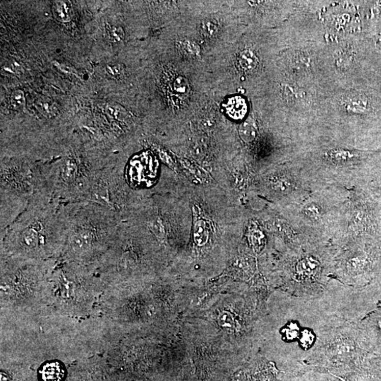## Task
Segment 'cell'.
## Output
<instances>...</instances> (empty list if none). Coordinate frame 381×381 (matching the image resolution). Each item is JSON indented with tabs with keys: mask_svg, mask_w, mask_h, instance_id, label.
I'll use <instances>...</instances> for the list:
<instances>
[{
	"mask_svg": "<svg viewBox=\"0 0 381 381\" xmlns=\"http://www.w3.org/2000/svg\"><path fill=\"white\" fill-rule=\"evenodd\" d=\"M62 203L36 194L25 211L1 232V256L46 261L60 258L65 247Z\"/></svg>",
	"mask_w": 381,
	"mask_h": 381,
	"instance_id": "1",
	"label": "cell"
},
{
	"mask_svg": "<svg viewBox=\"0 0 381 381\" xmlns=\"http://www.w3.org/2000/svg\"><path fill=\"white\" fill-rule=\"evenodd\" d=\"M66 239L60 259L95 270L122 223L116 212L89 201L62 203Z\"/></svg>",
	"mask_w": 381,
	"mask_h": 381,
	"instance_id": "2",
	"label": "cell"
},
{
	"mask_svg": "<svg viewBox=\"0 0 381 381\" xmlns=\"http://www.w3.org/2000/svg\"><path fill=\"white\" fill-rule=\"evenodd\" d=\"M0 232L25 211L31 199L43 188L40 163L4 159L0 172Z\"/></svg>",
	"mask_w": 381,
	"mask_h": 381,
	"instance_id": "3",
	"label": "cell"
},
{
	"mask_svg": "<svg viewBox=\"0 0 381 381\" xmlns=\"http://www.w3.org/2000/svg\"><path fill=\"white\" fill-rule=\"evenodd\" d=\"M319 261L313 257L303 258L296 265V278L298 281L313 279L319 271Z\"/></svg>",
	"mask_w": 381,
	"mask_h": 381,
	"instance_id": "4",
	"label": "cell"
},
{
	"mask_svg": "<svg viewBox=\"0 0 381 381\" xmlns=\"http://www.w3.org/2000/svg\"><path fill=\"white\" fill-rule=\"evenodd\" d=\"M65 375V367L59 362H47L39 372L40 381H62Z\"/></svg>",
	"mask_w": 381,
	"mask_h": 381,
	"instance_id": "5",
	"label": "cell"
},
{
	"mask_svg": "<svg viewBox=\"0 0 381 381\" xmlns=\"http://www.w3.org/2000/svg\"><path fill=\"white\" fill-rule=\"evenodd\" d=\"M225 107L229 116L234 120H241L247 112V102L240 96L229 99Z\"/></svg>",
	"mask_w": 381,
	"mask_h": 381,
	"instance_id": "6",
	"label": "cell"
},
{
	"mask_svg": "<svg viewBox=\"0 0 381 381\" xmlns=\"http://www.w3.org/2000/svg\"><path fill=\"white\" fill-rule=\"evenodd\" d=\"M238 62L243 71H252L258 65V59L251 50H243L240 53Z\"/></svg>",
	"mask_w": 381,
	"mask_h": 381,
	"instance_id": "7",
	"label": "cell"
},
{
	"mask_svg": "<svg viewBox=\"0 0 381 381\" xmlns=\"http://www.w3.org/2000/svg\"><path fill=\"white\" fill-rule=\"evenodd\" d=\"M37 107L40 114L46 118L51 119L58 115V111L54 102L48 99H40L37 102Z\"/></svg>",
	"mask_w": 381,
	"mask_h": 381,
	"instance_id": "8",
	"label": "cell"
},
{
	"mask_svg": "<svg viewBox=\"0 0 381 381\" xmlns=\"http://www.w3.org/2000/svg\"><path fill=\"white\" fill-rule=\"evenodd\" d=\"M55 14L59 21L67 23L71 19V5L67 2H58L54 7Z\"/></svg>",
	"mask_w": 381,
	"mask_h": 381,
	"instance_id": "9",
	"label": "cell"
},
{
	"mask_svg": "<svg viewBox=\"0 0 381 381\" xmlns=\"http://www.w3.org/2000/svg\"><path fill=\"white\" fill-rule=\"evenodd\" d=\"M217 320H219L220 326L223 329L232 331L235 329V320L232 314L228 311H225L221 312L219 314Z\"/></svg>",
	"mask_w": 381,
	"mask_h": 381,
	"instance_id": "10",
	"label": "cell"
},
{
	"mask_svg": "<svg viewBox=\"0 0 381 381\" xmlns=\"http://www.w3.org/2000/svg\"><path fill=\"white\" fill-rule=\"evenodd\" d=\"M179 47L184 54L189 56H197L200 53V47L192 40H185L179 42Z\"/></svg>",
	"mask_w": 381,
	"mask_h": 381,
	"instance_id": "11",
	"label": "cell"
},
{
	"mask_svg": "<svg viewBox=\"0 0 381 381\" xmlns=\"http://www.w3.org/2000/svg\"><path fill=\"white\" fill-rule=\"evenodd\" d=\"M240 135L245 142H252L256 137V129L252 122H244L239 129Z\"/></svg>",
	"mask_w": 381,
	"mask_h": 381,
	"instance_id": "12",
	"label": "cell"
},
{
	"mask_svg": "<svg viewBox=\"0 0 381 381\" xmlns=\"http://www.w3.org/2000/svg\"><path fill=\"white\" fill-rule=\"evenodd\" d=\"M11 105L14 109H21L24 106L25 99L24 93L21 90H16L12 93L10 97Z\"/></svg>",
	"mask_w": 381,
	"mask_h": 381,
	"instance_id": "13",
	"label": "cell"
},
{
	"mask_svg": "<svg viewBox=\"0 0 381 381\" xmlns=\"http://www.w3.org/2000/svg\"><path fill=\"white\" fill-rule=\"evenodd\" d=\"M208 239V232L205 230V225L202 222L198 223L195 231V241L199 245L204 244Z\"/></svg>",
	"mask_w": 381,
	"mask_h": 381,
	"instance_id": "14",
	"label": "cell"
},
{
	"mask_svg": "<svg viewBox=\"0 0 381 381\" xmlns=\"http://www.w3.org/2000/svg\"><path fill=\"white\" fill-rule=\"evenodd\" d=\"M172 87H173L174 91H175L176 93L184 94L188 91L189 85H188L187 80L186 78L182 76H179L173 82Z\"/></svg>",
	"mask_w": 381,
	"mask_h": 381,
	"instance_id": "15",
	"label": "cell"
},
{
	"mask_svg": "<svg viewBox=\"0 0 381 381\" xmlns=\"http://www.w3.org/2000/svg\"><path fill=\"white\" fill-rule=\"evenodd\" d=\"M109 36L112 42L117 43H120L124 39L125 35H124V31L122 27L115 25V26L111 27V29H110Z\"/></svg>",
	"mask_w": 381,
	"mask_h": 381,
	"instance_id": "16",
	"label": "cell"
},
{
	"mask_svg": "<svg viewBox=\"0 0 381 381\" xmlns=\"http://www.w3.org/2000/svg\"><path fill=\"white\" fill-rule=\"evenodd\" d=\"M217 31H219V27L215 22L208 21L203 23L202 32L207 37H213L217 34Z\"/></svg>",
	"mask_w": 381,
	"mask_h": 381,
	"instance_id": "17",
	"label": "cell"
},
{
	"mask_svg": "<svg viewBox=\"0 0 381 381\" xmlns=\"http://www.w3.org/2000/svg\"><path fill=\"white\" fill-rule=\"evenodd\" d=\"M305 215L311 219H317L321 215V209L316 204L308 205L304 209Z\"/></svg>",
	"mask_w": 381,
	"mask_h": 381,
	"instance_id": "18",
	"label": "cell"
},
{
	"mask_svg": "<svg viewBox=\"0 0 381 381\" xmlns=\"http://www.w3.org/2000/svg\"><path fill=\"white\" fill-rule=\"evenodd\" d=\"M107 74L113 77L120 76L123 73L122 66L119 65H113L107 66L106 68Z\"/></svg>",
	"mask_w": 381,
	"mask_h": 381,
	"instance_id": "19",
	"label": "cell"
},
{
	"mask_svg": "<svg viewBox=\"0 0 381 381\" xmlns=\"http://www.w3.org/2000/svg\"><path fill=\"white\" fill-rule=\"evenodd\" d=\"M333 156V158L335 159V160H347V158H350L351 155L350 153H347V152L345 151L337 152V153L332 155V157Z\"/></svg>",
	"mask_w": 381,
	"mask_h": 381,
	"instance_id": "20",
	"label": "cell"
},
{
	"mask_svg": "<svg viewBox=\"0 0 381 381\" xmlns=\"http://www.w3.org/2000/svg\"><path fill=\"white\" fill-rule=\"evenodd\" d=\"M335 377H336V378L340 379V380L341 381H349V380H345V379L342 378V377L338 376V375H335Z\"/></svg>",
	"mask_w": 381,
	"mask_h": 381,
	"instance_id": "21",
	"label": "cell"
},
{
	"mask_svg": "<svg viewBox=\"0 0 381 381\" xmlns=\"http://www.w3.org/2000/svg\"><path fill=\"white\" fill-rule=\"evenodd\" d=\"M378 325L379 329H380L381 331V320H380V321L378 322Z\"/></svg>",
	"mask_w": 381,
	"mask_h": 381,
	"instance_id": "22",
	"label": "cell"
}]
</instances>
